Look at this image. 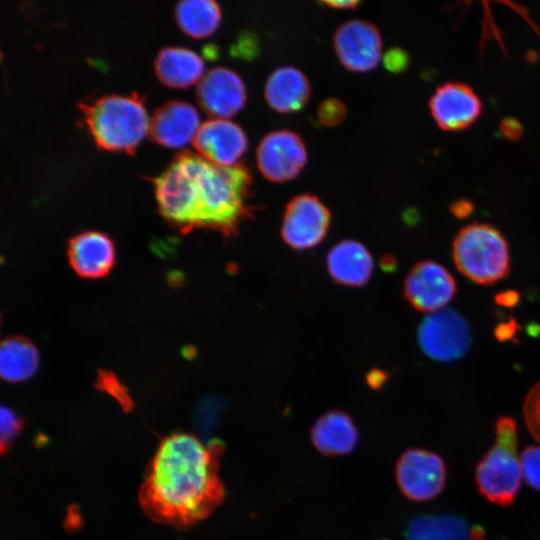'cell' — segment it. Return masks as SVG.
<instances>
[{"label":"cell","mask_w":540,"mask_h":540,"mask_svg":"<svg viewBox=\"0 0 540 540\" xmlns=\"http://www.w3.org/2000/svg\"><path fill=\"white\" fill-rule=\"evenodd\" d=\"M256 161L259 171L267 180L285 182L295 178L305 167L307 150L296 133L276 130L260 141Z\"/></svg>","instance_id":"cell-9"},{"label":"cell","mask_w":540,"mask_h":540,"mask_svg":"<svg viewBox=\"0 0 540 540\" xmlns=\"http://www.w3.org/2000/svg\"><path fill=\"white\" fill-rule=\"evenodd\" d=\"M175 18L186 34L202 38L217 29L221 10L213 0H181L175 5Z\"/></svg>","instance_id":"cell-23"},{"label":"cell","mask_w":540,"mask_h":540,"mask_svg":"<svg viewBox=\"0 0 540 540\" xmlns=\"http://www.w3.org/2000/svg\"><path fill=\"white\" fill-rule=\"evenodd\" d=\"M374 262L367 248L355 240L337 243L327 255L331 278L345 286L359 287L371 277Z\"/></svg>","instance_id":"cell-18"},{"label":"cell","mask_w":540,"mask_h":540,"mask_svg":"<svg viewBox=\"0 0 540 540\" xmlns=\"http://www.w3.org/2000/svg\"><path fill=\"white\" fill-rule=\"evenodd\" d=\"M449 210L456 218L465 219L472 214L474 206L471 201L460 199L454 201L450 205Z\"/></svg>","instance_id":"cell-32"},{"label":"cell","mask_w":540,"mask_h":540,"mask_svg":"<svg viewBox=\"0 0 540 540\" xmlns=\"http://www.w3.org/2000/svg\"><path fill=\"white\" fill-rule=\"evenodd\" d=\"M519 301L520 293L516 290H506L495 295L496 304L506 308L515 307Z\"/></svg>","instance_id":"cell-33"},{"label":"cell","mask_w":540,"mask_h":540,"mask_svg":"<svg viewBox=\"0 0 540 540\" xmlns=\"http://www.w3.org/2000/svg\"><path fill=\"white\" fill-rule=\"evenodd\" d=\"M334 49L341 64L352 72H368L381 59L382 40L375 25L364 20H350L335 32Z\"/></svg>","instance_id":"cell-11"},{"label":"cell","mask_w":540,"mask_h":540,"mask_svg":"<svg viewBox=\"0 0 540 540\" xmlns=\"http://www.w3.org/2000/svg\"><path fill=\"white\" fill-rule=\"evenodd\" d=\"M358 431L352 419L339 410L320 416L311 430L316 449L326 456H342L351 453L358 442Z\"/></svg>","instance_id":"cell-19"},{"label":"cell","mask_w":540,"mask_h":540,"mask_svg":"<svg viewBox=\"0 0 540 540\" xmlns=\"http://www.w3.org/2000/svg\"><path fill=\"white\" fill-rule=\"evenodd\" d=\"M481 529L472 528L455 514L421 515L408 525L406 540H481Z\"/></svg>","instance_id":"cell-21"},{"label":"cell","mask_w":540,"mask_h":540,"mask_svg":"<svg viewBox=\"0 0 540 540\" xmlns=\"http://www.w3.org/2000/svg\"><path fill=\"white\" fill-rule=\"evenodd\" d=\"M482 104L475 91L462 82L439 86L429 100V109L438 127L455 132L471 126L481 114Z\"/></svg>","instance_id":"cell-12"},{"label":"cell","mask_w":540,"mask_h":540,"mask_svg":"<svg viewBox=\"0 0 540 540\" xmlns=\"http://www.w3.org/2000/svg\"><path fill=\"white\" fill-rule=\"evenodd\" d=\"M96 386L113 397L125 412L133 408V401L127 389L120 383L118 378L111 372L100 371Z\"/></svg>","instance_id":"cell-25"},{"label":"cell","mask_w":540,"mask_h":540,"mask_svg":"<svg viewBox=\"0 0 540 540\" xmlns=\"http://www.w3.org/2000/svg\"><path fill=\"white\" fill-rule=\"evenodd\" d=\"M78 107L95 142L106 150L132 153L149 130L143 99L136 92L104 95Z\"/></svg>","instance_id":"cell-3"},{"label":"cell","mask_w":540,"mask_h":540,"mask_svg":"<svg viewBox=\"0 0 540 540\" xmlns=\"http://www.w3.org/2000/svg\"><path fill=\"white\" fill-rule=\"evenodd\" d=\"M221 450L216 443L205 446L185 432L162 439L139 492L144 513L178 528L205 519L224 498L218 464Z\"/></svg>","instance_id":"cell-1"},{"label":"cell","mask_w":540,"mask_h":540,"mask_svg":"<svg viewBox=\"0 0 540 540\" xmlns=\"http://www.w3.org/2000/svg\"><path fill=\"white\" fill-rule=\"evenodd\" d=\"M456 283L449 271L434 261L415 264L404 280V295L410 305L421 312L444 309L456 293Z\"/></svg>","instance_id":"cell-10"},{"label":"cell","mask_w":540,"mask_h":540,"mask_svg":"<svg viewBox=\"0 0 540 540\" xmlns=\"http://www.w3.org/2000/svg\"><path fill=\"white\" fill-rule=\"evenodd\" d=\"M0 411L1 452L5 454L15 437L22 430L24 421L10 407L2 405Z\"/></svg>","instance_id":"cell-26"},{"label":"cell","mask_w":540,"mask_h":540,"mask_svg":"<svg viewBox=\"0 0 540 540\" xmlns=\"http://www.w3.org/2000/svg\"><path fill=\"white\" fill-rule=\"evenodd\" d=\"M199 123V115L194 106L184 101L171 100L154 110L148 132L158 144L181 147L193 141Z\"/></svg>","instance_id":"cell-16"},{"label":"cell","mask_w":540,"mask_h":540,"mask_svg":"<svg viewBox=\"0 0 540 540\" xmlns=\"http://www.w3.org/2000/svg\"><path fill=\"white\" fill-rule=\"evenodd\" d=\"M112 239L99 231H85L68 242L67 257L73 271L84 279L105 277L115 263Z\"/></svg>","instance_id":"cell-15"},{"label":"cell","mask_w":540,"mask_h":540,"mask_svg":"<svg viewBox=\"0 0 540 540\" xmlns=\"http://www.w3.org/2000/svg\"><path fill=\"white\" fill-rule=\"evenodd\" d=\"M330 219L328 208L319 198L311 194L297 195L286 206L281 237L293 249L313 248L326 236Z\"/></svg>","instance_id":"cell-8"},{"label":"cell","mask_w":540,"mask_h":540,"mask_svg":"<svg viewBox=\"0 0 540 540\" xmlns=\"http://www.w3.org/2000/svg\"><path fill=\"white\" fill-rule=\"evenodd\" d=\"M523 414L530 434L540 444V382L528 391L523 403Z\"/></svg>","instance_id":"cell-24"},{"label":"cell","mask_w":540,"mask_h":540,"mask_svg":"<svg viewBox=\"0 0 540 540\" xmlns=\"http://www.w3.org/2000/svg\"><path fill=\"white\" fill-rule=\"evenodd\" d=\"M39 366V352L28 339L20 336L2 341L0 347L1 377L9 383L27 380Z\"/></svg>","instance_id":"cell-22"},{"label":"cell","mask_w":540,"mask_h":540,"mask_svg":"<svg viewBox=\"0 0 540 540\" xmlns=\"http://www.w3.org/2000/svg\"><path fill=\"white\" fill-rule=\"evenodd\" d=\"M521 468L524 481L533 489L540 491V446H528L521 455Z\"/></svg>","instance_id":"cell-27"},{"label":"cell","mask_w":540,"mask_h":540,"mask_svg":"<svg viewBox=\"0 0 540 540\" xmlns=\"http://www.w3.org/2000/svg\"><path fill=\"white\" fill-rule=\"evenodd\" d=\"M520 326L514 318H510L507 322L499 323L494 330L495 338L500 342L513 340Z\"/></svg>","instance_id":"cell-30"},{"label":"cell","mask_w":540,"mask_h":540,"mask_svg":"<svg viewBox=\"0 0 540 540\" xmlns=\"http://www.w3.org/2000/svg\"><path fill=\"white\" fill-rule=\"evenodd\" d=\"M193 145L199 155L208 161L233 166L246 152L248 140L243 129L235 122L214 118L200 125Z\"/></svg>","instance_id":"cell-14"},{"label":"cell","mask_w":540,"mask_h":540,"mask_svg":"<svg viewBox=\"0 0 540 540\" xmlns=\"http://www.w3.org/2000/svg\"><path fill=\"white\" fill-rule=\"evenodd\" d=\"M321 3L335 9H351L360 4L359 1H322Z\"/></svg>","instance_id":"cell-34"},{"label":"cell","mask_w":540,"mask_h":540,"mask_svg":"<svg viewBox=\"0 0 540 540\" xmlns=\"http://www.w3.org/2000/svg\"><path fill=\"white\" fill-rule=\"evenodd\" d=\"M154 69L161 82L170 87H186L203 76L204 62L186 47H162L154 59Z\"/></svg>","instance_id":"cell-20"},{"label":"cell","mask_w":540,"mask_h":540,"mask_svg":"<svg viewBox=\"0 0 540 540\" xmlns=\"http://www.w3.org/2000/svg\"><path fill=\"white\" fill-rule=\"evenodd\" d=\"M409 63L408 55L400 48L390 49L384 56V64L391 72H401Z\"/></svg>","instance_id":"cell-29"},{"label":"cell","mask_w":540,"mask_h":540,"mask_svg":"<svg viewBox=\"0 0 540 540\" xmlns=\"http://www.w3.org/2000/svg\"><path fill=\"white\" fill-rule=\"evenodd\" d=\"M346 115L345 105L334 98L323 101L318 107L319 121L328 127H333L341 123Z\"/></svg>","instance_id":"cell-28"},{"label":"cell","mask_w":540,"mask_h":540,"mask_svg":"<svg viewBox=\"0 0 540 540\" xmlns=\"http://www.w3.org/2000/svg\"><path fill=\"white\" fill-rule=\"evenodd\" d=\"M423 352L437 361H453L464 356L471 344L466 320L452 309H442L423 319L418 329Z\"/></svg>","instance_id":"cell-6"},{"label":"cell","mask_w":540,"mask_h":540,"mask_svg":"<svg viewBox=\"0 0 540 540\" xmlns=\"http://www.w3.org/2000/svg\"><path fill=\"white\" fill-rule=\"evenodd\" d=\"M452 256L461 274L482 285L496 283L510 270L508 242L489 224L462 228L453 241Z\"/></svg>","instance_id":"cell-5"},{"label":"cell","mask_w":540,"mask_h":540,"mask_svg":"<svg viewBox=\"0 0 540 540\" xmlns=\"http://www.w3.org/2000/svg\"><path fill=\"white\" fill-rule=\"evenodd\" d=\"M478 490L489 502L508 506L514 502L523 479L517 452V425L513 418L500 417L495 442L475 469Z\"/></svg>","instance_id":"cell-4"},{"label":"cell","mask_w":540,"mask_h":540,"mask_svg":"<svg viewBox=\"0 0 540 540\" xmlns=\"http://www.w3.org/2000/svg\"><path fill=\"white\" fill-rule=\"evenodd\" d=\"M196 95L203 110L215 118L236 114L247 99L242 78L225 67H214L205 72L198 81Z\"/></svg>","instance_id":"cell-13"},{"label":"cell","mask_w":540,"mask_h":540,"mask_svg":"<svg viewBox=\"0 0 540 540\" xmlns=\"http://www.w3.org/2000/svg\"><path fill=\"white\" fill-rule=\"evenodd\" d=\"M395 475L404 496L412 501L425 502L442 492L446 481V468L438 454L413 448L400 456Z\"/></svg>","instance_id":"cell-7"},{"label":"cell","mask_w":540,"mask_h":540,"mask_svg":"<svg viewBox=\"0 0 540 540\" xmlns=\"http://www.w3.org/2000/svg\"><path fill=\"white\" fill-rule=\"evenodd\" d=\"M500 131L505 138L515 140L522 134V126L518 120L507 118L501 122Z\"/></svg>","instance_id":"cell-31"},{"label":"cell","mask_w":540,"mask_h":540,"mask_svg":"<svg viewBox=\"0 0 540 540\" xmlns=\"http://www.w3.org/2000/svg\"><path fill=\"white\" fill-rule=\"evenodd\" d=\"M311 93L305 74L293 66H282L267 78L264 97L268 105L279 113L300 111Z\"/></svg>","instance_id":"cell-17"},{"label":"cell","mask_w":540,"mask_h":540,"mask_svg":"<svg viewBox=\"0 0 540 540\" xmlns=\"http://www.w3.org/2000/svg\"><path fill=\"white\" fill-rule=\"evenodd\" d=\"M161 216L183 232L208 227L228 235L249 213V170L181 151L152 179Z\"/></svg>","instance_id":"cell-2"}]
</instances>
